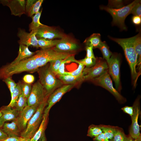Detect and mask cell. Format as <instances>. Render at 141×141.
<instances>
[{
  "label": "cell",
  "mask_w": 141,
  "mask_h": 141,
  "mask_svg": "<svg viewBox=\"0 0 141 141\" xmlns=\"http://www.w3.org/2000/svg\"><path fill=\"white\" fill-rule=\"evenodd\" d=\"M109 37L118 44L123 49L131 69L133 86L135 87L138 79L139 76L136 70L138 56L133 45V37L126 38H116L110 36Z\"/></svg>",
  "instance_id": "1"
},
{
  "label": "cell",
  "mask_w": 141,
  "mask_h": 141,
  "mask_svg": "<svg viewBox=\"0 0 141 141\" xmlns=\"http://www.w3.org/2000/svg\"><path fill=\"white\" fill-rule=\"evenodd\" d=\"M39 68L33 55L16 63H10L2 66L0 68V79L3 80L24 72H34Z\"/></svg>",
  "instance_id": "2"
},
{
  "label": "cell",
  "mask_w": 141,
  "mask_h": 141,
  "mask_svg": "<svg viewBox=\"0 0 141 141\" xmlns=\"http://www.w3.org/2000/svg\"><path fill=\"white\" fill-rule=\"evenodd\" d=\"M39 68L37 70L39 78V81L48 94L50 95L55 90L64 85L51 70L49 64H47Z\"/></svg>",
  "instance_id": "3"
},
{
  "label": "cell",
  "mask_w": 141,
  "mask_h": 141,
  "mask_svg": "<svg viewBox=\"0 0 141 141\" xmlns=\"http://www.w3.org/2000/svg\"><path fill=\"white\" fill-rule=\"evenodd\" d=\"M140 1L136 0L127 5L119 9H113L107 6H101L100 8L109 13L113 18L112 24L118 26L122 30H126L125 21L130 14L133 7Z\"/></svg>",
  "instance_id": "4"
},
{
  "label": "cell",
  "mask_w": 141,
  "mask_h": 141,
  "mask_svg": "<svg viewBox=\"0 0 141 141\" xmlns=\"http://www.w3.org/2000/svg\"><path fill=\"white\" fill-rule=\"evenodd\" d=\"M49 96H47L39 106L36 111L29 121L26 129L21 133L24 138H31L38 130L42 121L45 108Z\"/></svg>",
  "instance_id": "5"
},
{
  "label": "cell",
  "mask_w": 141,
  "mask_h": 141,
  "mask_svg": "<svg viewBox=\"0 0 141 141\" xmlns=\"http://www.w3.org/2000/svg\"><path fill=\"white\" fill-rule=\"evenodd\" d=\"M36 52L33 56L39 68L46 65L51 61L57 59H64L74 55L72 53L57 52L54 50L53 48L41 49Z\"/></svg>",
  "instance_id": "6"
},
{
  "label": "cell",
  "mask_w": 141,
  "mask_h": 141,
  "mask_svg": "<svg viewBox=\"0 0 141 141\" xmlns=\"http://www.w3.org/2000/svg\"><path fill=\"white\" fill-rule=\"evenodd\" d=\"M90 81L95 84L101 86L108 90L114 96L120 103L123 104L126 102V98L114 87L108 70L99 76Z\"/></svg>",
  "instance_id": "7"
},
{
  "label": "cell",
  "mask_w": 141,
  "mask_h": 141,
  "mask_svg": "<svg viewBox=\"0 0 141 141\" xmlns=\"http://www.w3.org/2000/svg\"><path fill=\"white\" fill-rule=\"evenodd\" d=\"M108 66L106 61L101 57L96 58L95 64L90 67L84 68L83 73L84 81H90L97 78L108 70Z\"/></svg>",
  "instance_id": "8"
},
{
  "label": "cell",
  "mask_w": 141,
  "mask_h": 141,
  "mask_svg": "<svg viewBox=\"0 0 141 141\" xmlns=\"http://www.w3.org/2000/svg\"><path fill=\"white\" fill-rule=\"evenodd\" d=\"M108 72L114 81L116 89L120 92L121 86L120 81V59L117 54H112L107 63Z\"/></svg>",
  "instance_id": "9"
},
{
  "label": "cell",
  "mask_w": 141,
  "mask_h": 141,
  "mask_svg": "<svg viewBox=\"0 0 141 141\" xmlns=\"http://www.w3.org/2000/svg\"><path fill=\"white\" fill-rule=\"evenodd\" d=\"M50 95L47 93L43 86L38 81L33 85L30 94L27 99V105L38 107Z\"/></svg>",
  "instance_id": "10"
},
{
  "label": "cell",
  "mask_w": 141,
  "mask_h": 141,
  "mask_svg": "<svg viewBox=\"0 0 141 141\" xmlns=\"http://www.w3.org/2000/svg\"><path fill=\"white\" fill-rule=\"evenodd\" d=\"M74 86L72 85H64L54 91L48 98L47 106L44 110L43 116L48 117L49 112L52 106L58 102L65 93Z\"/></svg>",
  "instance_id": "11"
},
{
  "label": "cell",
  "mask_w": 141,
  "mask_h": 141,
  "mask_svg": "<svg viewBox=\"0 0 141 141\" xmlns=\"http://www.w3.org/2000/svg\"><path fill=\"white\" fill-rule=\"evenodd\" d=\"M132 107L133 112L131 117L132 123L129 129V135L132 138L135 139L141 137L140 126L138 122V118L140 113L139 97L136 99Z\"/></svg>",
  "instance_id": "12"
},
{
  "label": "cell",
  "mask_w": 141,
  "mask_h": 141,
  "mask_svg": "<svg viewBox=\"0 0 141 141\" xmlns=\"http://www.w3.org/2000/svg\"><path fill=\"white\" fill-rule=\"evenodd\" d=\"M79 48L77 42L66 35L60 39L59 42L53 47L54 50L57 52L72 53Z\"/></svg>",
  "instance_id": "13"
},
{
  "label": "cell",
  "mask_w": 141,
  "mask_h": 141,
  "mask_svg": "<svg viewBox=\"0 0 141 141\" xmlns=\"http://www.w3.org/2000/svg\"><path fill=\"white\" fill-rule=\"evenodd\" d=\"M66 35L54 27L44 25L37 30L36 36L37 39L53 40L56 38L61 39Z\"/></svg>",
  "instance_id": "14"
},
{
  "label": "cell",
  "mask_w": 141,
  "mask_h": 141,
  "mask_svg": "<svg viewBox=\"0 0 141 141\" xmlns=\"http://www.w3.org/2000/svg\"><path fill=\"white\" fill-rule=\"evenodd\" d=\"M36 33L37 30H32L29 33L20 29L17 34L20 38L18 41L20 45H23L28 47L32 46L37 48H39L38 39L36 36Z\"/></svg>",
  "instance_id": "15"
},
{
  "label": "cell",
  "mask_w": 141,
  "mask_h": 141,
  "mask_svg": "<svg viewBox=\"0 0 141 141\" xmlns=\"http://www.w3.org/2000/svg\"><path fill=\"white\" fill-rule=\"evenodd\" d=\"M38 107L27 105L20 113L16 120L21 131L24 130L26 129L29 121L34 114Z\"/></svg>",
  "instance_id": "16"
},
{
  "label": "cell",
  "mask_w": 141,
  "mask_h": 141,
  "mask_svg": "<svg viewBox=\"0 0 141 141\" xmlns=\"http://www.w3.org/2000/svg\"><path fill=\"white\" fill-rule=\"evenodd\" d=\"M26 2L24 0H0V3L10 8L11 14L20 17L25 13Z\"/></svg>",
  "instance_id": "17"
},
{
  "label": "cell",
  "mask_w": 141,
  "mask_h": 141,
  "mask_svg": "<svg viewBox=\"0 0 141 141\" xmlns=\"http://www.w3.org/2000/svg\"><path fill=\"white\" fill-rule=\"evenodd\" d=\"M12 108L7 105L2 107L0 109L2 115L1 118L5 122L14 121L18 117L20 112L15 108Z\"/></svg>",
  "instance_id": "18"
},
{
  "label": "cell",
  "mask_w": 141,
  "mask_h": 141,
  "mask_svg": "<svg viewBox=\"0 0 141 141\" xmlns=\"http://www.w3.org/2000/svg\"><path fill=\"white\" fill-rule=\"evenodd\" d=\"M43 0H27L26 2L25 12L29 17H32L39 11Z\"/></svg>",
  "instance_id": "19"
},
{
  "label": "cell",
  "mask_w": 141,
  "mask_h": 141,
  "mask_svg": "<svg viewBox=\"0 0 141 141\" xmlns=\"http://www.w3.org/2000/svg\"><path fill=\"white\" fill-rule=\"evenodd\" d=\"M1 129L8 136H18L20 130L16 120L10 123H4Z\"/></svg>",
  "instance_id": "20"
},
{
  "label": "cell",
  "mask_w": 141,
  "mask_h": 141,
  "mask_svg": "<svg viewBox=\"0 0 141 141\" xmlns=\"http://www.w3.org/2000/svg\"><path fill=\"white\" fill-rule=\"evenodd\" d=\"M58 79L64 85H74L81 84L84 81V76L83 74L80 76H75L71 75H61L58 76Z\"/></svg>",
  "instance_id": "21"
},
{
  "label": "cell",
  "mask_w": 141,
  "mask_h": 141,
  "mask_svg": "<svg viewBox=\"0 0 141 141\" xmlns=\"http://www.w3.org/2000/svg\"><path fill=\"white\" fill-rule=\"evenodd\" d=\"M133 43L135 51L138 56V62L137 69L139 74H141V37L140 33L133 37Z\"/></svg>",
  "instance_id": "22"
},
{
  "label": "cell",
  "mask_w": 141,
  "mask_h": 141,
  "mask_svg": "<svg viewBox=\"0 0 141 141\" xmlns=\"http://www.w3.org/2000/svg\"><path fill=\"white\" fill-rule=\"evenodd\" d=\"M28 47L23 45H20L18 55L16 58L10 63L14 64L16 63L35 55L36 52L31 51L29 50Z\"/></svg>",
  "instance_id": "23"
},
{
  "label": "cell",
  "mask_w": 141,
  "mask_h": 141,
  "mask_svg": "<svg viewBox=\"0 0 141 141\" xmlns=\"http://www.w3.org/2000/svg\"><path fill=\"white\" fill-rule=\"evenodd\" d=\"M101 37L99 33H93L85 40L84 43L86 46H92L93 48H98L102 42L101 40Z\"/></svg>",
  "instance_id": "24"
},
{
  "label": "cell",
  "mask_w": 141,
  "mask_h": 141,
  "mask_svg": "<svg viewBox=\"0 0 141 141\" xmlns=\"http://www.w3.org/2000/svg\"><path fill=\"white\" fill-rule=\"evenodd\" d=\"M39 47L41 49H48L55 47L59 42L60 39H50L44 38H38Z\"/></svg>",
  "instance_id": "25"
},
{
  "label": "cell",
  "mask_w": 141,
  "mask_h": 141,
  "mask_svg": "<svg viewBox=\"0 0 141 141\" xmlns=\"http://www.w3.org/2000/svg\"><path fill=\"white\" fill-rule=\"evenodd\" d=\"M48 117L43 116V118L39 126L30 141H38L44 134L47 123Z\"/></svg>",
  "instance_id": "26"
},
{
  "label": "cell",
  "mask_w": 141,
  "mask_h": 141,
  "mask_svg": "<svg viewBox=\"0 0 141 141\" xmlns=\"http://www.w3.org/2000/svg\"><path fill=\"white\" fill-rule=\"evenodd\" d=\"M105 136L109 140L113 137L119 127L109 125H99Z\"/></svg>",
  "instance_id": "27"
},
{
  "label": "cell",
  "mask_w": 141,
  "mask_h": 141,
  "mask_svg": "<svg viewBox=\"0 0 141 141\" xmlns=\"http://www.w3.org/2000/svg\"><path fill=\"white\" fill-rule=\"evenodd\" d=\"M42 11V10L32 17V21L29 25L30 31L37 30L40 27L44 25L41 24L40 21V19Z\"/></svg>",
  "instance_id": "28"
},
{
  "label": "cell",
  "mask_w": 141,
  "mask_h": 141,
  "mask_svg": "<svg viewBox=\"0 0 141 141\" xmlns=\"http://www.w3.org/2000/svg\"><path fill=\"white\" fill-rule=\"evenodd\" d=\"M21 82L19 81L17 84V85L14 91L12 96H11V99L9 104L7 105L13 108L15 103L21 95Z\"/></svg>",
  "instance_id": "29"
},
{
  "label": "cell",
  "mask_w": 141,
  "mask_h": 141,
  "mask_svg": "<svg viewBox=\"0 0 141 141\" xmlns=\"http://www.w3.org/2000/svg\"><path fill=\"white\" fill-rule=\"evenodd\" d=\"M98 48L102 53L103 58L106 61L107 63L113 54L110 51L109 47L106 42L105 41L102 42Z\"/></svg>",
  "instance_id": "30"
},
{
  "label": "cell",
  "mask_w": 141,
  "mask_h": 141,
  "mask_svg": "<svg viewBox=\"0 0 141 141\" xmlns=\"http://www.w3.org/2000/svg\"><path fill=\"white\" fill-rule=\"evenodd\" d=\"M27 105V99L21 94L15 103L14 107L20 113Z\"/></svg>",
  "instance_id": "31"
},
{
  "label": "cell",
  "mask_w": 141,
  "mask_h": 141,
  "mask_svg": "<svg viewBox=\"0 0 141 141\" xmlns=\"http://www.w3.org/2000/svg\"><path fill=\"white\" fill-rule=\"evenodd\" d=\"M103 132L99 125H91L89 127L87 135L91 137L94 138Z\"/></svg>",
  "instance_id": "32"
},
{
  "label": "cell",
  "mask_w": 141,
  "mask_h": 141,
  "mask_svg": "<svg viewBox=\"0 0 141 141\" xmlns=\"http://www.w3.org/2000/svg\"><path fill=\"white\" fill-rule=\"evenodd\" d=\"M127 137L123 129L119 127L117 131L110 141H125Z\"/></svg>",
  "instance_id": "33"
},
{
  "label": "cell",
  "mask_w": 141,
  "mask_h": 141,
  "mask_svg": "<svg viewBox=\"0 0 141 141\" xmlns=\"http://www.w3.org/2000/svg\"><path fill=\"white\" fill-rule=\"evenodd\" d=\"M31 84L21 82V94L27 99L29 97L32 90Z\"/></svg>",
  "instance_id": "34"
},
{
  "label": "cell",
  "mask_w": 141,
  "mask_h": 141,
  "mask_svg": "<svg viewBox=\"0 0 141 141\" xmlns=\"http://www.w3.org/2000/svg\"><path fill=\"white\" fill-rule=\"evenodd\" d=\"M76 62L79 64L77 69L70 72H65L63 75H69L77 76L81 75L83 74V72L85 66L81 63L79 61L77 60Z\"/></svg>",
  "instance_id": "35"
},
{
  "label": "cell",
  "mask_w": 141,
  "mask_h": 141,
  "mask_svg": "<svg viewBox=\"0 0 141 141\" xmlns=\"http://www.w3.org/2000/svg\"><path fill=\"white\" fill-rule=\"evenodd\" d=\"M63 60L57 59L51 61L49 62L50 69L56 75Z\"/></svg>",
  "instance_id": "36"
},
{
  "label": "cell",
  "mask_w": 141,
  "mask_h": 141,
  "mask_svg": "<svg viewBox=\"0 0 141 141\" xmlns=\"http://www.w3.org/2000/svg\"><path fill=\"white\" fill-rule=\"evenodd\" d=\"M3 81L6 83L9 89L11 97L17 85V84L12 79L11 77L7 78L3 80Z\"/></svg>",
  "instance_id": "37"
},
{
  "label": "cell",
  "mask_w": 141,
  "mask_h": 141,
  "mask_svg": "<svg viewBox=\"0 0 141 141\" xmlns=\"http://www.w3.org/2000/svg\"><path fill=\"white\" fill-rule=\"evenodd\" d=\"M124 2L122 0H109L108 7L113 9H119L124 6Z\"/></svg>",
  "instance_id": "38"
},
{
  "label": "cell",
  "mask_w": 141,
  "mask_h": 141,
  "mask_svg": "<svg viewBox=\"0 0 141 141\" xmlns=\"http://www.w3.org/2000/svg\"><path fill=\"white\" fill-rule=\"evenodd\" d=\"M96 59L85 57L84 58L79 61L82 64L86 67H90L93 66L95 63Z\"/></svg>",
  "instance_id": "39"
},
{
  "label": "cell",
  "mask_w": 141,
  "mask_h": 141,
  "mask_svg": "<svg viewBox=\"0 0 141 141\" xmlns=\"http://www.w3.org/2000/svg\"><path fill=\"white\" fill-rule=\"evenodd\" d=\"M130 14L141 17V1L136 4L132 9Z\"/></svg>",
  "instance_id": "40"
},
{
  "label": "cell",
  "mask_w": 141,
  "mask_h": 141,
  "mask_svg": "<svg viewBox=\"0 0 141 141\" xmlns=\"http://www.w3.org/2000/svg\"><path fill=\"white\" fill-rule=\"evenodd\" d=\"M35 78L34 76L30 74L25 75L23 78V82L26 83L31 84L34 81Z\"/></svg>",
  "instance_id": "41"
},
{
  "label": "cell",
  "mask_w": 141,
  "mask_h": 141,
  "mask_svg": "<svg viewBox=\"0 0 141 141\" xmlns=\"http://www.w3.org/2000/svg\"><path fill=\"white\" fill-rule=\"evenodd\" d=\"M93 47L91 46H86V47L85 49L86 52V57L92 58L94 59H96V58L93 52Z\"/></svg>",
  "instance_id": "42"
},
{
  "label": "cell",
  "mask_w": 141,
  "mask_h": 141,
  "mask_svg": "<svg viewBox=\"0 0 141 141\" xmlns=\"http://www.w3.org/2000/svg\"><path fill=\"white\" fill-rule=\"evenodd\" d=\"M121 110L125 113L128 114L132 117L133 114V108L132 106H125L121 108Z\"/></svg>",
  "instance_id": "43"
},
{
  "label": "cell",
  "mask_w": 141,
  "mask_h": 141,
  "mask_svg": "<svg viewBox=\"0 0 141 141\" xmlns=\"http://www.w3.org/2000/svg\"><path fill=\"white\" fill-rule=\"evenodd\" d=\"M24 138L18 136H8L4 139L0 141H21Z\"/></svg>",
  "instance_id": "44"
},
{
  "label": "cell",
  "mask_w": 141,
  "mask_h": 141,
  "mask_svg": "<svg viewBox=\"0 0 141 141\" xmlns=\"http://www.w3.org/2000/svg\"><path fill=\"white\" fill-rule=\"evenodd\" d=\"M93 140L94 141H110L105 136L103 132L94 138Z\"/></svg>",
  "instance_id": "45"
},
{
  "label": "cell",
  "mask_w": 141,
  "mask_h": 141,
  "mask_svg": "<svg viewBox=\"0 0 141 141\" xmlns=\"http://www.w3.org/2000/svg\"><path fill=\"white\" fill-rule=\"evenodd\" d=\"M132 21L134 24L139 25L141 23V17L134 15L132 18Z\"/></svg>",
  "instance_id": "46"
},
{
  "label": "cell",
  "mask_w": 141,
  "mask_h": 141,
  "mask_svg": "<svg viewBox=\"0 0 141 141\" xmlns=\"http://www.w3.org/2000/svg\"><path fill=\"white\" fill-rule=\"evenodd\" d=\"M125 141H141V137L137 139H134L129 135L127 136V138Z\"/></svg>",
  "instance_id": "47"
},
{
  "label": "cell",
  "mask_w": 141,
  "mask_h": 141,
  "mask_svg": "<svg viewBox=\"0 0 141 141\" xmlns=\"http://www.w3.org/2000/svg\"><path fill=\"white\" fill-rule=\"evenodd\" d=\"M8 136L6 133L0 129V140L4 139Z\"/></svg>",
  "instance_id": "48"
},
{
  "label": "cell",
  "mask_w": 141,
  "mask_h": 141,
  "mask_svg": "<svg viewBox=\"0 0 141 141\" xmlns=\"http://www.w3.org/2000/svg\"><path fill=\"white\" fill-rule=\"evenodd\" d=\"M4 121L1 118H0V128H1L5 123Z\"/></svg>",
  "instance_id": "49"
},
{
  "label": "cell",
  "mask_w": 141,
  "mask_h": 141,
  "mask_svg": "<svg viewBox=\"0 0 141 141\" xmlns=\"http://www.w3.org/2000/svg\"><path fill=\"white\" fill-rule=\"evenodd\" d=\"M39 140V141H46L44 134L43 135Z\"/></svg>",
  "instance_id": "50"
},
{
  "label": "cell",
  "mask_w": 141,
  "mask_h": 141,
  "mask_svg": "<svg viewBox=\"0 0 141 141\" xmlns=\"http://www.w3.org/2000/svg\"><path fill=\"white\" fill-rule=\"evenodd\" d=\"M31 139L24 138L21 141H30Z\"/></svg>",
  "instance_id": "51"
},
{
  "label": "cell",
  "mask_w": 141,
  "mask_h": 141,
  "mask_svg": "<svg viewBox=\"0 0 141 141\" xmlns=\"http://www.w3.org/2000/svg\"><path fill=\"white\" fill-rule=\"evenodd\" d=\"M2 114L1 113V111L0 110V118L2 116Z\"/></svg>",
  "instance_id": "52"
}]
</instances>
